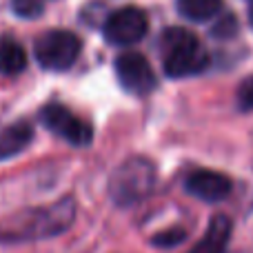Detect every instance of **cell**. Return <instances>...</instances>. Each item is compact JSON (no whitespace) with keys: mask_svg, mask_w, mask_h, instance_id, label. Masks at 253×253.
<instances>
[{"mask_svg":"<svg viewBox=\"0 0 253 253\" xmlns=\"http://www.w3.org/2000/svg\"><path fill=\"white\" fill-rule=\"evenodd\" d=\"M162 67L169 78L196 76L209 67V53L202 42L182 27H173L162 34Z\"/></svg>","mask_w":253,"mask_h":253,"instance_id":"cell-1","label":"cell"},{"mask_svg":"<svg viewBox=\"0 0 253 253\" xmlns=\"http://www.w3.org/2000/svg\"><path fill=\"white\" fill-rule=\"evenodd\" d=\"M184 187H187V191L191 196L200 198V200L218 202V200H224L231 193V180L224 173H218V171L198 169L193 173H189Z\"/></svg>","mask_w":253,"mask_h":253,"instance_id":"cell-8","label":"cell"},{"mask_svg":"<svg viewBox=\"0 0 253 253\" xmlns=\"http://www.w3.org/2000/svg\"><path fill=\"white\" fill-rule=\"evenodd\" d=\"M184 240H187V231H184V229H180V227L167 229V231L156 233V236L151 238L153 245H156V247H162V249H171V247H178V245H182Z\"/></svg>","mask_w":253,"mask_h":253,"instance_id":"cell-13","label":"cell"},{"mask_svg":"<svg viewBox=\"0 0 253 253\" xmlns=\"http://www.w3.org/2000/svg\"><path fill=\"white\" fill-rule=\"evenodd\" d=\"M80 49H83V44H80V38L76 34L53 29L36 40V60L44 69L65 71L78 60Z\"/></svg>","mask_w":253,"mask_h":253,"instance_id":"cell-4","label":"cell"},{"mask_svg":"<svg viewBox=\"0 0 253 253\" xmlns=\"http://www.w3.org/2000/svg\"><path fill=\"white\" fill-rule=\"evenodd\" d=\"M222 0H178V11L182 18L193 22H205L218 16Z\"/></svg>","mask_w":253,"mask_h":253,"instance_id":"cell-12","label":"cell"},{"mask_svg":"<svg viewBox=\"0 0 253 253\" xmlns=\"http://www.w3.org/2000/svg\"><path fill=\"white\" fill-rule=\"evenodd\" d=\"M116 76H118V83L123 84L125 91L133 93V96H147L156 87V74H153L149 60L142 53L135 51H126L118 56Z\"/></svg>","mask_w":253,"mask_h":253,"instance_id":"cell-6","label":"cell"},{"mask_svg":"<svg viewBox=\"0 0 253 253\" xmlns=\"http://www.w3.org/2000/svg\"><path fill=\"white\" fill-rule=\"evenodd\" d=\"M149 29L147 13L142 9L125 7L120 11H114L105 22V38L111 44H133L140 38H144Z\"/></svg>","mask_w":253,"mask_h":253,"instance_id":"cell-7","label":"cell"},{"mask_svg":"<svg viewBox=\"0 0 253 253\" xmlns=\"http://www.w3.org/2000/svg\"><path fill=\"white\" fill-rule=\"evenodd\" d=\"M27 67V53L20 42L13 38H0V74L2 76H16L25 71Z\"/></svg>","mask_w":253,"mask_h":253,"instance_id":"cell-11","label":"cell"},{"mask_svg":"<svg viewBox=\"0 0 253 253\" xmlns=\"http://www.w3.org/2000/svg\"><path fill=\"white\" fill-rule=\"evenodd\" d=\"M40 120L47 126L49 131H53L56 135L65 138L67 142H71L74 147H87L93 138V131L84 120H80L76 114H71L65 105H58V102H51V105L42 107L40 111Z\"/></svg>","mask_w":253,"mask_h":253,"instance_id":"cell-5","label":"cell"},{"mask_svg":"<svg viewBox=\"0 0 253 253\" xmlns=\"http://www.w3.org/2000/svg\"><path fill=\"white\" fill-rule=\"evenodd\" d=\"M76 207L71 198L56 202L51 207L31 211L25 218H18L16 224H11V229L2 231L4 240H34V238H47V236H58L60 231H65L71 222H74Z\"/></svg>","mask_w":253,"mask_h":253,"instance_id":"cell-2","label":"cell"},{"mask_svg":"<svg viewBox=\"0 0 253 253\" xmlns=\"http://www.w3.org/2000/svg\"><path fill=\"white\" fill-rule=\"evenodd\" d=\"M238 107L242 111H251L253 109V76L247 78L245 83L238 89Z\"/></svg>","mask_w":253,"mask_h":253,"instance_id":"cell-15","label":"cell"},{"mask_svg":"<svg viewBox=\"0 0 253 253\" xmlns=\"http://www.w3.org/2000/svg\"><path fill=\"white\" fill-rule=\"evenodd\" d=\"M13 13L20 18H38L42 13V2L40 0H13Z\"/></svg>","mask_w":253,"mask_h":253,"instance_id":"cell-14","label":"cell"},{"mask_svg":"<svg viewBox=\"0 0 253 253\" xmlns=\"http://www.w3.org/2000/svg\"><path fill=\"white\" fill-rule=\"evenodd\" d=\"M156 187V167L147 158H131L114 171L109 196L118 207H131L144 200Z\"/></svg>","mask_w":253,"mask_h":253,"instance_id":"cell-3","label":"cell"},{"mask_svg":"<svg viewBox=\"0 0 253 253\" xmlns=\"http://www.w3.org/2000/svg\"><path fill=\"white\" fill-rule=\"evenodd\" d=\"M249 22H251V27H253V2H251V7H249Z\"/></svg>","mask_w":253,"mask_h":253,"instance_id":"cell-17","label":"cell"},{"mask_svg":"<svg viewBox=\"0 0 253 253\" xmlns=\"http://www.w3.org/2000/svg\"><path fill=\"white\" fill-rule=\"evenodd\" d=\"M34 140V126L25 120L20 123L9 125L7 129L0 131V160H7V158L20 153L22 149H27V144Z\"/></svg>","mask_w":253,"mask_h":253,"instance_id":"cell-10","label":"cell"},{"mask_svg":"<svg viewBox=\"0 0 253 253\" xmlns=\"http://www.w3.org/2000/svg\"><path fill=\"white\" fill-rule=\"evenodd\" d=\"M231 220L227 215H213V220L207 227V233L200 242L191 249V253H224L229 245V238H231Z\"/></svg>","mask_w":253,"mask_h":253,"instance_id":"cell-9","label":"cell"},{"mask_svg":"<svg viewBox=\"0 0 253 253\" xmlns=\"http://www.w3.org/2000/svg\"><path fill=\"white\" fill-rule=\"evenodd\" d=\"M236 31H238V22H236V18H233V16L222 18V20L213 27V36H215V38H229V36H233Z\"/></svg>","mask_w":253,"mask_h":253,"instance_id":"cell-16","label":"cell"}]
</instances>
